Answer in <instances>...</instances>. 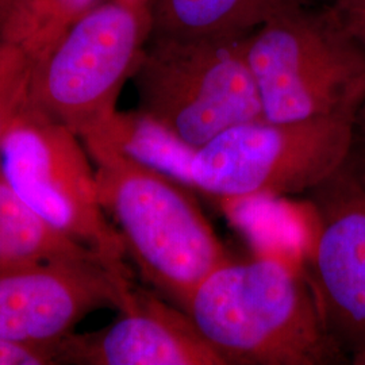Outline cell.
Masks as SVG:
<instances>
[{"instance_id": "cell-1", "label": "cell", "mask_w": 365, "mask_h": 365, "mask_svg": "<svg viewBox=\"0 0 365 365\" xmlns=\"http://www.w3.org/2000/svg\"><path fill=\"white\" fill-rule=\"evenodd\" d=\"M185 313L225 365H321L341 359L303 265L283 256L227 261L196 287Z\"/></svg>"}, {"instance_id": "cell-2", "label": "cell", "mask_w": 365, "mask_h": 365, "mask_svg": "<svg viewBox=\"0 0 365 365\" xmlns=\"http://www.w3.org/2000/svg\"><path fill=\"white\" fill-rule=\"evenodd\" d=\"M98 195L145 282L185 312L196 287L232 260L191 188L114 150L86 148Z\"/></svg>"}, {"instance_id": "cell-3", "label": "cell", "mask_w": 365, "mask_h": 365, "mask_svg": "<svg viewBox=\"0 0 365 365\" xmlns=\"http://www.w3.org/2000/svg\"><path fill=\"white\" fill-rule=\"evenodd\" d=\"M265 119L359 115L365 102V49L327 9L282 14L245 39Z\"/></svg>"}, {"instance_id": "cell-4", "label": "cell", "mask_w": 365, "mask_h": 365, "mask_svg": "<svg viewBox=\"0 0 365 365\" xmlns=\"http://www.w3.org/2000/svg\"><path fill=\"white\" fill-rule=\"evenodd\" d=\"M247 37H150L131 78L138 110L195 148L264 118Z\"/></svg>"}, {"instance_id": "cell-5", "label": "cell", "mask_w": 365, "mask_h": 365, "mask_svg": "<svg viewBox=\"0 0 365 365\" xmlns=\"http://www.w3.org/2000/svg\"><path fill=\"white\" fill-rule=\"evenodd\" d=\"M150 36V7L101 0L34 61L29 102L81 138L117 113Z\"/></svg>"}, {"instance_id": "cell-6", "label": "cell", "mask_w": 365, "mask_h": 365, "mask_svg": "<svg viewBox=\"0 0 365 365\" xmlns=\"http://www.w3.org/2000/svg\"><path fill=\"white\" fill-rule=\"evenodd\" d=\"M357 115L232 126L197 148L192 190L220 200L310 192L351 155Z\"/></svg>"}, {"instance_id": "cell-7", "label": "cell", "mask_w": 365, "mask_h": 365, "mask_svg": "<svg viewBox=\"0 0 365 365\" xmlns=\"http://www.w3.org/2000/svg\"><path fill=\"white\" fill-rule=\"evenodd\" d=\"M0 172L57 230L129 269L122 238L101 205L95 165L81 138L29 99L1 134Z\"/></svg>"}, {"instance_id": "cell-8", "label": "cell", "mask_w": 365, "mask_h": 365, "mask_svg": "<svg viewBox=\"0 0 365 365\" xmlns=\"http://www.w3.org/2000/svg\"><path fill=\"white\" fill-rule=\"evenodd\" d=\"M312 233L303 268L339 349L365 348V149L310 191Z\"/></svg>"}, {"instance_id": "cell-9", "label": "cell", "mask_w": 365, "mask_h": 365, "mask_svg": "<svg viewBox=\"0 0 365 365\" xmlns=\"http://www.w3.org/2000/svg\"><path fill=\"white\" fill-rule=\"evenodd\" d=\"M134 286L130 271L101 257L0 271V339L57 353L99 309L119 310Z\"/></svg>"}, {"instance_id": "cell-10", "label": "cell", "mask_w": 365, "mask_h": 365, "mask_svg": "<svg viewBox=\"0 0 365 365\" xmlns=\"http://www.w3.org/2000/svg\"><path fill=\"white\" fill-rule=\"evenodd\" d=\"M58 364L225 365L182 309L133 286L118 317L95 331L73 333Z\"/></svg>"}, {"instance_id": "cell-11", "label": "cell", "mask_w": 365, "mask_h": 365, "mask_svg": "<svg viewBox=\"0 0 365 365\" xmlns=\"http://www.w3.org/2000/svg\"><path fill=\"white\" fill-rule=\"evenodd\" d=\"M312 0H152L150 37H247Z\"/></svg>"}, {"instance_id": "cell-12", "label": "cell", "mask_w": 365, "mask_h": 365, "mask_svg": "<svg viewBox=\"0 0 365 365\" xmlns=\"http://www.w3.org/2000/svg\"><path fill=\"white\" fill-rule=\"evenodd\" d=\"M86 148H105L192 190L197 148L140 111H119L81 137Z\"/></svg>"}, {"instance_id": "cell-13", "label": "cell", "mask_w": 365, "mask_h": 365, "mask_svg": "<svg viewBox=\"0 0 365 365\" xmlns=\"http://www.w3.org/2000/svg\"><path fill=\"white\" fill-rule=\"evenodd\" d=\"M95 257L106 260L45 221L21 199L0 172V271Z\"/></svg>"}, {"instance_id": "cell-14", "label": "cell", "mask_w": 365, "mask_h": 365, "mask_svg": "<svg viewBox=\"0 0 365 365\" xmlns=\"http://www.w3.org/2000/svg\"><path fill=\"white\" fill-rule=\"evenodd\" d=\"M101 0H22L0 29L10 42L37 61L80 16Z\"/></svg>"}, {"instance_id": "cell-15", "label": "cell", "mask_w": 365, "mask_h": 365, "mask_svg": "<svg viewBox=\"0 0 365 365\" xmlns=\"http://www.w3.org/2000/svg\"><path fill=\"white\" fill-rule=\"evenodd\" d=\"M33 58L10 42L0 43V138L14 114L29 99Z\"/></svg>"}, {"instance_id": "cell-16", "label": "cell", "mask_w": 365, "mask_h": 365, "mask_svg": "<svg viewBox=\"0 0 365 365\" xmlns=\"http://www.w3.org/2000/svg\"><path fill=\"white\" fill-rule=\"evenodd\" d=\"M329 10L345 31L365 49V0H331Z\"/></svg>"}, {"instance_id": "cell-17", "label": "cell", "mask_w": 365, "mask_h": 365, "mask_svg": "<svg viewBox=\"0 0 365 365\" xmlns=\"http://www.w3.org/2000/svg\"><path fill=\"white\" fill-rule=\"evenodd\" d=\"M58 364L57 353L0 339V365Z\"/></svg>"}, {"instance_id": "cell-18", "label": "cell", "mask_w": 365, "mask_h": 365, "mask_svg": "<svg viewBox=\"0 0 365 365\" xmlns=\"http://www.w3.org/2000/svg\"><path fill=\"white\" fill-rule=\"evenodd\" d=\"M22 0H0V29L3 26V24L6 22V19L9 18V15L13 13L14 9L21 3ZM1 41V39H0Z\"/></svg>"}, {"instance_id": "cell-19", "label": "cell", "mask_w": 365, "mask_h": 365, "mask_svg": "<svg viewBox=\"0 0 365 365\" xmlns=\"http://www.w3.org/2000/svg\"><path fill=\"white\" fill-rule=\"evenodd\" d=\"M357 131L361 133V141L365 148V102L361 106L359 115H357Z\"/></svg>"}, {"instance_id": "cell-20", "label": "cell", "mask_w": 365, "mask_h": 365, "mask_svg": "<svg viewBox=\"0 0 365 365\" xmlns=\"http://www.w3.org/2000/svg\"><path fill=\"white\" fill-rule=\"evenodd\" d=\"M352 363L356 365H365V348L360 352L352 354Z\"/></svg>"}, {"instance_id": "cell-21", "label": "cell", "mask_w": 365, "mask_h": 365, "mask_svg": "<svg viewBox=\"0 0 365 365\" xmlns=\"http://www.w3.org/2000/svg\"><path fill=\"white\" fill-rule=\"evenodd\" d=\"M123 1L133 3V4H140V6H148V7H150V3H152V0H123Z\"/></svg>"}, {"instance_id": "cell-22", "label": "cell", "mask_w": 365, "mask_h": 365, "mask_svg": "<svg viewBox=\"0 0 365 365\" xmlns=\"http://www.w3.org/2000/svg\"><path fill=\"white\" fill-rule=\"evenodd\" d=\"M1 42H3V41H0V43H1Z\"/></svg>"}]
</instances>
